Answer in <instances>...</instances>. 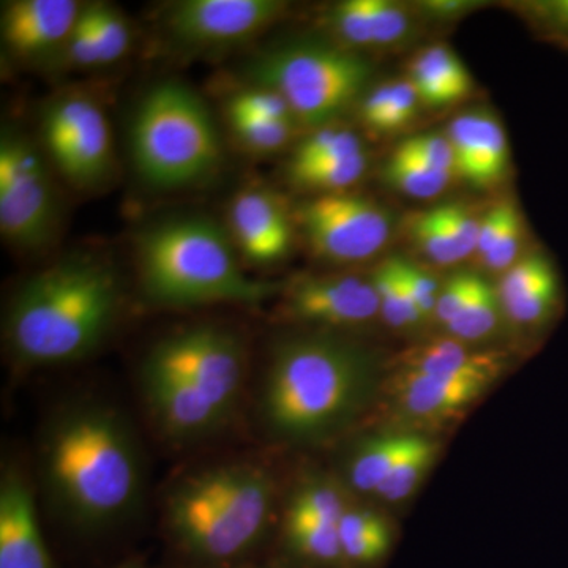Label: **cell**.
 <instances>
[{
	"instance_id": "5b68a950",
	"label": "cell",
	"mask_w": 568,
	"mask_h": 568,
	"mask_svg": "<svg viewBox=\"0 0 568 568\" xmlns=\"http://www.w3.org/2000/svg\"><path fill=\"white\" fill-rule=\"evenodd\" d=\"M230 233L201 215L149 224L134 244L138 283L149 304L162 308L257 305L282 286L245 274Z\"/></svg>"
},
{
	"instance_id": "9a60e30c",
	"label": "cell",
	"mask_w": 568,
	"mask_h": 568,
	"mask_svg": "<svg viewBox=\"0 0 568 568\" xmlns=\"http://www.w3.org/2000/svg\"><path fill=\"white\" fill-rule=\"evenodd\" d=\"M493 384L478 377L429 376L390 369L381 394L386 396V409L392 418L418 432L462 417Z\"/></svg>"
},
{
	"instance_id": "d590c367",
	"label": "cell",
	"mask_w": 568,
	"mask_h": 568,
	"mask_svg": "<svg viewBox=\"0 0 568 568\" xmlns=\"http://www.w3.org/2000/svg\"><path fill=\"white\" fill-rule=\"evenodd\" d=\"M235 140L246 151L253 153H276L283 151L297 132V123L272 121V119L250 118V115H227Z\"/></svg>"
},
{
	"instance_id": "f6af8a7d",
	"label": "cell",
	"mask_w": 568,
	"mask_h": 568,
	"mask_svg": "<svg viewBox=\"0 0 568 568\" xmlns=\"http://www.w3.org/2000/svg\"><path fill=\"white\" fill-rule=\"evenodd\" d=\"M189 568H276L272 564L267 566H254V564H237V566H224V567H189Z\"/></svg>"
},
{
	"instance_id": "f35d334b",
	"label": "cell",
	"mask_w": 568,
	"mask_h": 568,
	"mask_svg": "<svg viewBox=\"0 0 568 568\" xmlns=\"http://www.w3.org/2000/svg\"><path fill=\"white\" fill-rule=\"evenodd\" d=\"M395 257L396 267H398L399 275H402L410 297L416 302L418 312L424 316L426 324H433L437 298H439L444 282H440L425 265L403 260L399 256Z\"/></svg>"
},
{
	"instance_id": "44dd1931",
	"label": "cell",
	"mask_w": 568,
	"mask_h": 568,
	"mask_svg": "<svg viewBox=\"0 0 568 568\" xmlns=\"http://www.w3.org/2000/svg\"><path fill=\"white\" fill-rule=\"evenodd\" d=\"M153 424L173 443H194L222 429L226 418L197 388L181 379L140 375Z\"/></svg>"
},
{
	"instance_id": "4fadbf2b",
	"label": "cell",
	"mask_w": 568,
	"mask_h": 568,
	"mask_svg": "<svg viewBox=\"0 0 568 568\" xmlns=\"http://www.w3.org/2000/svg\"><path fill=\"white\" fill-rule=\"evenodd\" d=\"M286 10L280 0H181L168 7L163 24L185 50L220 51L256 39Z\"/></svg>"
},
{
	"instance_id": "cb8c5ba5",
	"label": "cell",
	"mask_w": 568,
	"mask_h": 568,
	"mask_svg": "<svg viewBox=\"0 0 568 568\" xmlns=\"http://www.w3.org/2000/svg\"><path fill=\"white\" fill-rule=\"evenodd\" d=\"M418 433L396 429L362 437L351 447L339 477L355 497H375L399 458L413 447Z\"/></svg>"
},
{
	"instance_id": "277c9868",
	"label": "cell",
	"mask_w": 568,
	"mask_h": 568,
	"mask_svg": "<svg viewBox=\"0 0 568 568\" xmlns=\"http://www.w3.org/2000/svg\"><path fill=\"white\" fill-rule=\"evenodd\" d=\"M278 478L252 459L220 463L185 476L164 499L173 547L196 567L237 566L278 526Z\"/></svg>"
},
{
	"instance_id": "f1b7e54d",
	"label": "cell",
	"mask_w": 568,
	"mask_h": 568,
	"mask_svg": "<svg viewBox=\"0 0 568 568\" xmlns=\"http://www.w3.org/2000/svg\"><path fill=\"white\" fill-rule=\"evenodd\" d=\"M437 452L439 447L436 440L425 433H418L413 447L399 458L386 480L377 488L376 499L383 500L387 506H399L410 499L435 465Z\"/></svg>"
},
{
	"instance_id": "b9f144b4",
	"label": "cell",
	"mask_w": 568,
	"mask_h": 568,
	"mask_svg": "<svg viewBox=\"0 0 568 568\" xmlns=\"http://www.w3.org/2000/svg\"><path fill=\"white\" fill-rule=\"evenodd\" d=\"M62 61L78 69H91L100 65L99 50H97L95 36H93L91 20H89L85 6L82 3L80 17L74 22Z\"/></svg>"
},
{
	"instance_id": "484cf974",
	"label": "cell",
	"mask_w": 568,
	"mask_h": 568,
	"mask_svg": "<svg viewBox=\"0 0 568 568\" xmlns=\"http://www.w3.org/2000/svg\"><path fill=\"white\" fill-rule=\"evenodd\" d=\"M403 233L414 252L432 267L452 268L466 261L436 207L409 213L403 223Z\"/></svg>"
},
{
	"instance_id": "d6a6232c",
	"label": "cell",
	"mask_w": 568,
	"mask_h": 568,
	"mask_svg": "<svg viewBox=\"0 0 568 568\" xmlns=\"http://www.w3.org/2000/svg\"><path fill=\"white\" fill-rule=\"evenodd\" d=\"M368 153L361 152L346 159L316 166L287 171L290 181L297 189L315 194L351 192L368 171Z\"/></svg>"
},
{
	"instance_id": "ab89813d",
	"label": "cell",
	"mask_w": 568,
	"mask_h": 568,
	"mask_svg": "<svg viewBox=\"0 0 568 568\" xmlns=\"http://www.w3.org/2000/svg\"><path fill=\"white\" fill-rule=\"evenodd\" d=\"M481 274L478 272L462 271L444 280L443 290L437 298L435 317L433 324L439 328H446L465 308L476 293Z\"/></svg>"
},
{
	"instance_id": "74e56055",
	"label": "cell",
	"mask_w": 568,
	"mask_h": 568,
	"mask_svg": "<svg viewBox=\"0 0 568 568\" xmlns=\"http://www.w3.org/2000/svg\"><path fill=\"white\" fill-rule=\"evenodd\" d=\"M517 10L541 39L568 50V0L523 2Z\"/></svg>"
},
{
	"instance_id": "d6986e66",
	"label": "cell",
	"mask_w": 568,
	"mask_h": 568,
	"mask_svg": "<svg viewBox=\"0 0 568 568\" xmlns=\"http://www.w3.org/2000/svg\"><path fill=\"white\" fill-rule=\"evenodd\" d=\"M0 568H55L32 481L13 463L3 465L0 478Z\"/></svg>"
},
{
	"instance_id": "4316f807",
	"label": "cell",
	"mask_w": 568,
	"mask_h": 568,
	"mask_svg": "<svg viewBox=\"0 0 568 568\" xmlns=\"http://www.w3.org/2000/svg\"><path fill=\"white\" fill-rule=\"evenodd\" d=\"M379 301L381 320L396 332L417 331L425 327L426 321L410 297L398 267L396 257L390 256L373 268L369 275Z\"/></svg>"
},
{
	"instance_id": "ac0fdd59",
	"label": "cell",
	"mask_w": 568,
	"mask_h": 568,
	"mask_svg": "<svg viewBox=\"0 0 568 568\" xmlns=\"http://www.w3.org/2000/svg\"><path fill=\"white\" fill-rule=\"evenodd\" d=\"M497 297L506 323L526 334L549 327L562 306V283L555 261L534 246L497 278Z\"/></svg>"
},
{
	"instance_id": "603a6c76",
	"label": "cell",
	"mask_w": 568,
	"mask_h": 568,
	"mask_svg": "<svg viewBox=\"0 0 568 568\" xmlns=\"http://www.w3.org/2000/svg\"><path fill=\"white\" fill-rule=\"evenodd\" d=\"M406 78L416 89L422 106L447 110L466 102L474 80L457 52L444 43L420 48L406 65Z\"/></svg>"
},
{
	"instance_id": "8992f818",
	"label": "cell",
	"mask_w": 568,
	"mask_h": 568,
	"mask_svg": "<svg viewBox=\"0 0 568 568\" xmlns=\"http://www.w3.org/2000/svg\"><path fill=\"white\" fill-rule=\"evenodd\" d=\"M129 138L134 170L152 189H189L209 181L223 163L211 111L183 82L163 81L145 92Z\"/></svg>"
},
{
	"instance_id": "7a4b0ae2",
	"label": "cell",
	"mask_w": 568,
	"mask_h": 568,
	"mask_svg": "<svg viewBox=\"0 0 568 568\" xmlns=\"http://www.w3.org/2000/svg\"><path fill=\"white\" fill-rule=\"evenodd\" d=\"M121 276L93 253L67 254L18 287L6 320L7 346L26 368L74 364L111 334L122 310Z\"/></svg>"
},
{
	"instance_id": "836d02e7",
	"label": "cell",
	"mask_w": 568,
	"mask_h": 568,
	"mask_svg": "<svg viewBox=\"0 0 568 568\" xmlns=\"http://www.w3.org/2000/svg\"><path fill=\"white\" fill-rule=\"evenodd\" d=\"M420 22L414 6L392 0H372L375 52L403 50L416 37Z\"/></svg>"
},
{
	"instance_id": "9c48e42d",
	"label": "cell",
	"mask_w": 568,
	"mask_h": 568,
	"mask_svg": "<svg viewBox=\"0 0 568 568\" xmlns=\"http://www.w3.org/2000/svg\"><path fill=\"white\" fill-rule=\"evenodd\" d=\"M140 375L189 383L230 420L244 396L248 349L233 328L190 325L155 343L142 361Z\"/></svg>"
},
{
	"instance_id": "e0dca14e",
	"label": "cell",
	"mask_w": 568,
	"mask_h": 568,
	"mask_svg": "<svg viewBox=\"0 0 568 568\" xmlns=\"http://www.w3.org/2000/svg\"><path fill=\"white\" fill-rule=\"evenodd\" d=\"M294 230L293 212L271 190H241L227 207V233L250 264L271 265L284 260L293 248Z\"/></svg>"
},
{
	"instance_id": "5bb4252c",
	"label": "cell",
	"mask_w": 568,
	"mask_h": 568,
	"mask_svg": "<svg viewBox=\"0 0 568 568\" xmlns=\"http://www.w3.org/2000/svg\"><path fill=\"white\" fill-rule=\"evenodd\" d=\"M282 313L308 331L346 335L381 320L372 280L347 274H304L282 287Z\"/></svg>"
},
{
	"instance_id": "83f0119b",
	"label": "cell",
	"mask_w": 568,
	"mask_h": 568,
	"mask_svg": "<svg viewBox=\"0 0 568 568\" xmlns=\"http://www.w3.org/2000/svg\"><path fill=\"white\" fill-rule=\"evenodd\" d=\"M504 323L506 317L495 284L488 283V280L481 276L476 293L444 332L467 345L480 347L497 335Z\"/></svg>"
},
{
	"instance_id": "30bf717a",
	"label": "cell",
	"mask_w": 568,
	"mask_h": 568,
	"mask_svg": "<svg viewBox=\"0 0 568 568\" xmlns=\"http://www.w3.org/2000/svg\"><path fill=\"white\" fill-rule=\"evenodd\" d=\"M41 151L58 178L80 192L111 181L114 142L102 104L82 92H65L44 104L40 114Z\"/></svg>"
},
{
	"instance_id": "e575fe53",
	"label": "cell",
	"mask_w": 568,
	"mask_h": 568,
	"mask_svg": "<svg viewBox=\"0 0 568 568\" xmlns=\"http://www.w3.org/2000/svg\"><path fill=\"white\" fill-rule=\"evenodd\" d=\"M91 20L100 65L121 61L132 44V29L121 9L108 2L84 3Z\"/></svg>"
},
{
	"instance_id": "60d3db41",
	"label": "cell",
	"mask_w": 568,
	"mask_h": 568,
	"mask_svg": "<svg viewBox=\"0 0 568 568\" xmlns=\"http://www.w3.org/2000/svg\"><path fill=\"white\" fill-rule=\"evenodd\" d=\"M398 149L416 156L426 166L455 175V155L446 133H424L403 141Z\"/></svg>"
},
{
	"instance_id": "ffe728a7",
	"label": "cell",
	"mask_w": 568,
	"mask_h": 568,
	"mask_svg": "<svg viewBox=\"0 0 568 568\" xmlns=\"http://www.w3.org/2000/svg\"><path fill=\"white\" fill-rule=\"evenodd\" d=\"M446 134L455 155V174L476 189H493L506 181L510 148L503 123L488 110L455 115Z\"/></svg>"
},
{
	"instance_id": "8d00e7d4",
	"label": "cell",
	"mask_w": 568,
	"mask_h": 568,
	"mask_svg": "<svg viewBox=\"0 0 568 568\" xmlns=\"http://www.w3.org/2000/svg\"><path fill=\"white\" fill-rule=\"evenodd\" d=\"M226 115H250L272 121L295 122L290 104L278 92L254 84L231 95L226 104Z\"/></svg>"
},
{
	"instance_id": "3957f363",
	"label": "cell",
	"mask_w": 568,
	"mask_h": 568,
	"mask_svg": "<svg viewBox=\"0 0 568 568\" xmlns=\"http://www.w3.org/2000/svg\"><path fill=\"white\" fill-rule=\"evenodd\" d=\"M40 470L52 503L81 529L108 528L140 503V447L121 414L104 405L80 403L52 418Z\"/></svg>"
},
{
	"instance_id": "4dcf8cb0",
	"label": "cell",
	"mask_w": 568,
	"mask_h": 568,
	"mask_svg": "<svg viewBox=\"0 0 568 568\" xmlns=\"http://www.w3.org/2000/svg\"><path fill=\"white\" fill-rule=\"evenodd\" d=\"M332 43L355 54L375 52L372 0H343L328 7L323 17Z\"/></svg>"
},
{
	"instance_id": "6da1fadb",
	"label": "cell",
	"mask_w": 568,
	"mask_h": 568,
	"mask_svg": "<svg viewBox=\"0 0 568 568\" xmlns=\"http://www.w3.org/2000/svg\"><path fill=\"white\" fill-rule=\"evenodd\" d=\"M383 383L372 349L347 335L306 328L272 347L257 413L272 439L323 446L353 428Z\"/></svg>"
},
{
	"instance_id": "ee69618b",
	"label": "cell",
	"mask_w": 568,
	"mask_h": 568,
	"mask_svg": "<svg viewBox=\"0 0 568 568\" xmlns=\"http://www.w3.org/2000/svg\"><path fill=\"white\" fill-rule=\"evenodd\" d=\"M112 568H148V566H145L144 559L129 558L122 560L121 564H118V566H114Z\"/></svg>"
},
{
	"instance_id": "2e32d148",
	"label": "cell",
	"mask_w": 568,
	"mask_h": 568,
	"mask_svg": "<svg viewBox=\"0 0 568 568\" xmlns=\"http://www.w3.org/2000/svg\"><path fill=\"white\" fill-rule=\"evenodd\" d=\"M82 3L74 0H10L2 3L0 36L14 61L39 65L61 59Z\"/></svg>"
},
{
	"instance_id": "d4e9b609",
	"label": "cell",
	"mask_w": 568,
	"mask_h": 568,
	"mask_svg": "<svg viewBox=\"0 0 568 568\" xmlns=\"http://www.w3.org/2000/svg\"><path fill=\"white\" fill-rule=\"evenodd\" d=\"M395 544V530L381 511L351 503L339 521L345 568H381L386 564Z\"/></svg>"
},
{
	"instance_id": "7402d4cb",
	"label": "cell",
	"mask_w": 568,
	"mask_h": 568,
	"mask_svg": "<svg viewBox=\"0 0 568 568\" xmlns=\"http://www.w3.org/2000/svg\"><path fill=\"white\" fill-rule=\"evenodd\" d=\"M500 351L467 345L452 336H436L396 355L390 369L446 377H478L496 383L507 366Z\"/></svg>"
},
{
	"instance_id": "52a82bcc",
	"label": "cell",
	"mask_w": 568,
	"mask_h": 568,
	"mask_svg": "<svg viewBox=\"0 0 568 568\" xmlns=\"http://www.w3.org/2000/svg\"><path fill=\"white\" fill-rule=\"evenodd\" d=\"M254 85L290 104L295 122L316 130L334 123L365 92L372 65L335 43H294L265 52L250 67Z\"/></svg>"
},
{
	"instance_id": "ba28073f",
	"label": "cell",
	"mask_w": 568,
	"mask_h": 568,
	"mask_svg": "<svg viewBox=\"0 0 568 568\" xmlns=\"http://www.w3.org/2000/svg\"><path fill=\"white\" fill-rule=\"evenodd\" d=\"M55 171L40 142L17 126L0 134V234L21 253L50 248L61 233L62 201Z\"/></svg>"
},
{
	"instance_id": "7bdbcfd3",
	"label": "cell",
	"mask_w": 568,
	"mask_h": 568,
	"mask_svg": "<svg viewBox=\"0 0 568 568\" xmlns=\"http://www.w3.org/2000/svg\"><path fill=\"white\" fill-rule=\"evenodd\" d=\"M487 6L477 0H425L414 6L422 21L454 22Z\"/></svg>"
},
{
	"instance_id": "1f68e13d",
	"label": "cell",
	"mask_w": 568,
	"mask_h": 568,
	"mask_svg": "<svg viewBox=\"0 0 568 568\" xmlns=\"http://www.w3.org/2000/svg\"><path fill=\"white\" fill-rule=\"evenodd\" d=\"M388 185L414 200H433L452 185L455 175L426 166L416 156L396 148L384 168Z\"/></svg>"
},
{
	"instance_id": "7c38bea8",
	"label": "cell",
	"mask_w": 568,
	"mask_h": 568,
	"mask_svg": "<svg viewBox=\"0 0 568 568\" xmlns=\"http://www.w3.org/2000/svg\"><path fill=\"white\" fill-rule=\"evenodd\" d=\"M306 245L324 263L353 265L373 260L390 241L386 207L353 192L315 194L293 212Z\"/></svg>"
},
{
	"instance_id": "8fae6325",
	"label": "cell",
	"mask_w": 568,
	"mask_h": 568,
	"mask_svg": "<svg viewBox=\"0 0 568 568\" xmlns=\"http://www.w3.org/2000/svg\"><path fill=\"white\" fill-rule=\"evenodd\" d=\"M357 499L338 474L308 470L295 481L278 519L276 568H345L339 521Z\"/></svg>"
},
{
	"instance_id": "f546056e",
	"label": "cell",
	"mask_w": 568,
	"mask_h": 568,
	"mask_svg": "<svg viewBox=\"0 0 568 568\" xmlns=\"http://www.w3.org/2000/svg\"><path fill=\"white\" fill-rule=\"evenodd\" d=\"M365 144L357 132L338 123H328L313 130L305 140L298 142L291 156L287 171L316 166L335 160L346 159L355 153L365 152Z\"/></svg>"
}]
</instances>
